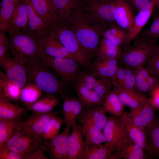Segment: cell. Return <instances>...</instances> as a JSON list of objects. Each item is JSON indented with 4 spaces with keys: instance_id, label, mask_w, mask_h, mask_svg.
Returning <instances> with one entry per match:
<instances>
[{
    "instance_id": "7",
    "label": "cell",
    "mask_w": 159,
    "mask_h": 159,
    "mask_svg": "<svg viewBox=\"0 0 159 159\" xmlns=\"http://www.w3.org/2000/svg\"><path fill=\"white\" fill-rule=\"evenodd\" d=\"M62 114V110L40 113L32 112L25 121L22 120L16 129L21 133L35 140L42 146L43 135L46 125L52 117Z\"/></svg>"
},
{
    "instance_id": "28",
    "label": "cell",
    "mask_w": 159,
    "mask_h": 159,
    "mask_svg": "<svg viewBox=\"0 0 159 159\" xmlns=\"http://www.w3.org/2000/svg\"><path fill=\"white\" fill-rule=\"evenodd\" d=\"M156 108L150 99L135 115L130 117L132 122L138 126L145 127L154 119Z\"/></svg>"
},
{
    "instance_id": "37",
    "label": "cell",
    "mask_w": 159,
    "mask_h": 159,
    "mask_svg": "<svg viewBox=\"0 0 159 159\" xmlns=\"http://www.w3.org/2000/svg\"><path fill=\"white\" fill-rule=\"evenodd\" d=\"M102 106L106 112L115 116H121L123 114L124 105L113 89L106 95Z\"/></svg>"
},
{
    "instance_id": "41",
    "label": "cell",
    "mask_w": 159,
    "mask_h": 159,
    "mask_svg": "<svg viewBox=\"0 0 159 159\" xmlns=\"http://www.w3.org/2000/svg\"><path fill=\"white\" fill-rule=\"evenodd\" d=\"M20 0H2L0 4V30H7L15 7Z\"/></svg>"
},
{
    "instance_id": "45",
    "label": "cell",
    "mask_w": 159,
    "mask_h": 159,
    "mask_svg": "<svg viewBox=\"0 0 159 159\" xmlns=\"http://www.w3.org/2000/svg\"><path fill=\"white\" fill-rule=\"evenodd\" d=\"M144 66L159 78V46L155 45L149 58Z\"/></svg>"
},
{
    "instance_id": "31",
    "label": "cell",
    "mask_w": 159,
    "mask_h": 159,
    "mask_svg": "<svg viewBox=\"0 0 159 159\" xmlns=\"http://www.w3.org/2000/svg\"><path fill=\"white\" fill-rule=\"evenodd\" d=\"M57 20L67 21L77 7L78 0H50Z\"/></svg>"
},
{
    "instance_id": "44",
    "label": "cell",
    "mask_w": 159,
    "mask_h": 159,
    "mask_svg": "<svg viewBox=\"0 0 159 159\" xmlns=\"http://www.w3.org/2000/svg\"><path fill=\"white\" fill-rule=\"evenodd\" d=\"M138 36L152 44H155L156 40L159 38V14L155 17L149 28L141 32Z\"/></svg>"
},
{
    "instance_id": "27",
    "label": "cell",
    "mask_w": 159,
    "mask_h": 159,
    "mask_svg": "<svg viewBox=\"0 0 159 159\" xmlns=\"http://www.w3.org/2000/svg\"><path fill=\"white\" fill-rule=\"evenodd\" d=\"M37 13L49 28L57 20L50 0H29Z\"/></svg>"
},
{
    "instance_id": "34",
    "label": "cell",
    "mask_w": 159,
    "mask_h": 159,
    "mask_svg": "<svg viewBox=\"0 0 159 159\" xmlns=\"http://www.w3.org/2000/svg\"><path fill=\"white\" fill-rule=\"evenodd\" d=\"M59 98L53 95L47 94L41 97L34 103L28 106L26 109L32 112L40 113L52 111L59 103Z\"/></svg>"
},
{
    "instance_id": "35",
    "label": "cell",
    "mask_w": 159,
    "mask_h": 159,
    "mask_svg": "<svg viewBox=\"0 0 159 159\" xmlns=\"http://www.w3.org/2000/svg\"><path fill=\"white\" fill-rule=\"evenodd\" d=\"M26 110L12 103L8 99L0 96V119H12L26 114Z\"/></svg>"
},
{
    "instance_id": "46",
    "label": "cell",
    "mask_w": 159,
    "mask_h": 159,
    "mask_svg": "<svg viewBox=\"0 0 159 159\" xmlns=\"http://www.w3.org/2000/svg\"><path fill=\"white\" fill-rule=\"evenodd\" d=\"M122 88L129 90H137L134 69L125 66V77Z\"/></svg>"
},
{
    "instance_id": "38",
    "label": "cell",
    "mask_w": 159,
    "mask_h": 159,
    "mask_svg": "<svg viewBox=\"0 0 159 159\" xmlns=\"http://www.w3.org/2000/svg\"><path fill=\"white\" fill-rule=\"evenodd\" d=\"M122 52L120 47L113 45L102 36L95 54L99 57L119 61Z\"/></svg>"
},
{
    "instance_id": "25",
    "label": "cell",
    "mask_w": 159,
    "mask_h": 159,
    "mask_svg": "<svg viewBox=\"0 0 159 159\" xmlns=\"http://www.w3.org/2000/svg\"><path fill=\"white\" fill-rule=\"evenodd\" d=\"M123 114L125 129L128 137L133 143L145 149L147 140L146 127H140L134 125L130 120L129 113L125 112Z\"/></svg>"
},
{
    "instance_id": "24",
    "label": "cell",
    "mask_w": 159,
    "mask_h": 159,
    "mask_svg": "<svg viewBox=\"0 0 159 159\" xmlns=\"http://www.w3.org/2000/svg\"><path fill=\"white\" fill-rule=\"evenodd\" d=\"M155 6H153L148 10L139 11L135 15L132 25L128 32L127 38L123 45L124 50L130 45L131 42L141 32L150 18Z\"/></svg>"
},
{
    "instance_id": "9",
    "label": "cell",
    "mask_w": 159,
    "mask_h": 159,
    "mask_svg": "<svg viewBox=\"0 0 159 159\" xmlns=\"http://www.w3.org/2000/svg\"><path fill=\"white\" fill-rule=\"evenodd\" d=\"M2 147L22 155L24 159H32L35 153L42 149L41 145L30 137L21 133L16 128L11 138Z\"/></svg>"
},
{
    "instance_id": "18",
    "label": "cell",
    "mask_w": 159,
    "mask_h": 159,
    "mask_svg": "<svg viewBox=\"0 0 159 159\" xmlns=\"http://www.w3.org/2000/svg\"><path fill=\"white\" fill-rule=\"evenodd\" d=\"M81 131L84 139L85 150L105 143V139L101 130L94 125L89 120L79 118Z\"/></svg>"
},
{
    "instance_id": "39",
    "label": "cell",
    "mask_w": 159,
    "mask_h": 159,
    "mask_svg": "<svg viewBox=\"0 0 159 159\" xmlns=\"http://www.w3.org/2000/svg\"><path fill=\"white\" fill-rule=\"evenodd\" d=\"M22 120L21 117L12 119H0V148L5 145Z\"/></svg>"
},
{
    "instance_id": "5",
    "label": "cell",
    "mask_w": 159,
    "mask_h": 159,
    "mask_svg": "<svg viewBox=\"0 0 159 159\" xmlns=\"http://www.w3.org/2000/svg\"><path fill=\"white\" fill-rule=\"evenodd\" d=\"M49 29L80 64L86 68H91V58L81 46L67 21L57 20Z\"/></svg>"
},
{
    "instance_id": "48",
    "label": "cell",
    "mask_w": 159,
    "mask_h": 159,
    "mask_svg": "<svg viewBox=\"0 0 159 159\" xmlns=\"http://www.w3.org/2000/svg\"><path fill=\"white\" fill-rule=\"evenodd\" d=\"M125 77V66L119 65L115 74L111 79L114 88H122Z\"/></svg>"
},
{
    "instance_id": "20",
    "label": "cell",
    "mask_w": 159,
    "mask_h": 159,
    "mask_svg": "<svg viewBox=\"0 0 159 159\" xmlns=\"http://www.w3.org/2000/svg\"><path fill=\"white\" fill-rule=\"evenodd\" d=\"M137 90L143 93H150L159 85L158 78L151 73L144 65L134 69Z\"/></svg>"
},
{
    "instance_id": "43",
    "label": "cell",
    "mask_w": 159,
    "mask_h": 159,
    "mask_svg": "<svg viewBox=\"0 0 159 159\" xmlns=\"http://www.w3.org/2000/svg\"><path fill=\"white\" fill-rule=\"evenodd\" d=\"M63 123V118L61 117L55 116L51 118L47 123L44 131L43 142L52 139L58 135L61 126Z\"/></svg>"
},
{
    "instance_id": "23",
    "label": "cell",
    "mask_w": 159,
    "mask_h": 159,
    "mask_svg": "<svg viewBox=\"0 0 159 159\" xmlns=\"http://www.w3.org/2000/svg\"><path fill=\"white\" fill-rule=\"evenodd\" d=\"M146 128L147 140L145 150L147 158H159V122L154 119Z\"/></svg>"
},
{
    "instance_id": "19",
    "label": "cell",
    "mask_w": 159,
    "mask_h": 159,
    "mask_svg": "<svg viewBox=\"0 0 159 159\" xmlns=\"http://www.w3.org/2000/svg\"><path fill=\"white\" fill-rule=\"evenodd\" d=\"M27 12V29L42 39L49 32L46 24L36 12L29 0H24Z\"/></svg>"
},
{
    "instance_id": "51",
    "label": "cell",
    "mask_w": 159,
    "mask_h": 159,
    "mask_svg": "<svg viewBox=\"0 0 159 159\" xmlns=\"http://www.w3.org/2000/svg\"><path fill=\"white\" fill-rule=\"evenodd\" d=\"M150 93L151 96L150 99L156 108H159V85L153 88Z\"/></svg>"
},
{
    "instance_id": "16",
    "label": "cell",
    "mask_w": 159,
    "mask_h": 159,
    "mask_svg": "<svg viewBox=\"0 0 159 159\" xmlns=\"http://www.w3.org/2000/svg\"><path fill=\"white\" fill-rule=\"evenodd\" d=\"M144 149L133 143L127 135L116 143L114 151L117 153L120 159H144L147 158Z\"/></svg>"
},
{
    "instance_id": "47",
    "label": "cell",
    "mask_w": 159,
    "mask_h": 159,
    "mask_svg": "<svg viewBox=\"0 0 159 159\" xmlns=\"http://www.w3.org/2000/svg\"><path fill=\"white\" fill-rule=\"evenodd\" d=\"M138 12L147 10L155 5V0H125Z\"/></svg>"
},
{
    "instance_id": "11",
    "label": "cell",
    "mask_w": 159,
    "mask_h": 159,
    "mask_svg": "<svg viewBox=\"0 0 159 159\" xmlns=\"http://www.w3.org/2000/svg\"><path fill=\"white\" fill-rule=\"evenodd\" d=\"M70 132V128L65 127L60 134L43 142L42 149L48 153L50 159H67Z\"/></svg>"
},
{
    "instance_id": "52",
    "label": "cell",
    "mask_w": 159,
    "mask_h": 159,
    "mask_svg": "<svg viewBox=\"0 0 159 159\" xmlns=\"http://www.w3.org/2000/svg\"><path fill=\"white\" fill-rule=\"evenodd\" d=\"M155 6H156L159 10V0H155Z\"/></svg>"
},
{
    "instance_id": "4",
    "label": "cell",
    "mask_w": 159,
    "mask_h": 159,
    "mask_svg": "<svg viewBox=\"0 0 159 159\" xmlns=\"http://www.w3.org/2000/svg\"><path fill=\"white\" fill-rule=\"evenodd\" d=\"M116 0H78L77 8L95 24L107 28L116 24Z\"/></svg>"
},
{
    "instance_id": "12",
    "label": "cell",
    "mask_w": 159,
    "mask_h": 159,
    "mask_svg": "<svg viewBox=\"0 0 159 159\" xmlns=\"http://www.w3.org/2000/svg\"><path fill=\"white\" fill-rule=\"evenodd\" d=\"M0 65L8 77L20 88L26 84V74L23 64L5 54L0 57Z\"/></svg>"
},
{
    "instance_id": "26",
    "label": "cell",
    "mask_w": 159,
    "mask_h": 159,
    "mask_svg": "<svg viewBox=\"0 0 159 159\" xmlns=\"http://www.w3.org/2000/svg\"><path fill=\"white\" fill-rule=\"evenodd\" d=\"M28 18L24 0L16 4L10 19L7 31L24 30L27 28Z\"/></svg>"
},
{
    "instance_id": "36",
    "label": "cell",
    "mask_w": 159,
    "mask_h": 159,
    "mask_svg": "<svg viewBox=\"0 0 159 159\" xmlns=\"http://www.w3.org/2000/svg\"><path fill=\"white\" fill-rule=\"evenodd\" d=\"M128 33L116 24L105 29L102 36L113 45L120 47L125 42Z\"/></svg>"
},
{
    "instance_id": "15",
    "label": "cell",
    "mask_w": 159,
    "mask_h": 159,
    "mask_svg": "<svg viewBox=\"0 0 159 159\" xmlns=\"http://www.w3.org/2000/svg\"><path fill=\"white\" fill-rule=\"evenodd\" d=\"M124 105L130 109V117L136 114L148 99L147 97L137 90L122 88H113Z\"/></svg>"
},
{
    "instance_id": "50",
    "label": "cell",
    "mask_w": 159,
    "mask_h": 159,
    "mask_svg": "<svg viewBox=\"0 0 159 159\" xmlns=\"http://www.w3.org/2000/svg\"><path fill=\"white\" fill-rule=\"evenodd\" d=\"M5 29L0 30V57L6 54L8 50L9 38L5 36Z\"/></svg>"
},
{
    "instance_id": "3",
    "label": "cell",
    "mask_w": 159,
    "mask_h": 159,
    "mask_svg": "<svg viewBox=\"0 0 159 159\" xmlns=\"http://www.w3.org/2000/svg\"><path fill=\"white\" fill-rule=\"evenodd\" d=\"M8 50L12 57L24 64L40 54L43 49L42 40L26 29L24 30L8 31Z\"/></svg>"
},
{
    "instance_id": "40",
    "label": "cell",
    "mask_w": 159,
    "mask_h": 159,
    "mask_svg": "<svg viewBox=\"0 0 159 159\" xmlns=\"http://www.w3.org/2000/svg\"><path fill=\"white\" fill-rule=\"evenodd\" d=\"M42 91L34 84H26L21 89L19 99L26 106H29L41 97Z\"/></svg>"
},
{
    "instance_id": "13",
    "label": "cell",
    "mask_w": 159,
    "mask_h": 159,
    "mask_svg": "<svg viewBox=\"0 0 159 159\" xmlns=\"http://www.w3.org/2000/svg\"><path fill=\"white\" fill-rule=\"evenodd\" d=\"M61 97L63 99L62 110L64 123L66 127L70 128L77 122L86 107L78 97L68 95H64Z\"/></svg>"
},
{
    "instance_id": "29",
    "label": "cell",
    "mask_w": 159,
    "mask_h": 159,
    "mask_svg": "<svg viewBox=\"0 0 159 159\" xmlns=\"http://www.w3.org/2000/svg\"><path fill=\"white\" fill-rule=\"evenodd\" d=\"M118 60L97 56L91 69L102 76L111 80L119 66Z\"/></svg>"
},
{
    "instance_id": "42",
    "label": "cell",
    "mask_w": 159,
    "mask_h": 159,
    "mask_svg": "<svg viewBox=\"0 0 159 159\" xmlns=\"http://www.w3.org/2000/svg\"><path fill=\"white\" fill-rule=\"evenodd\" d=\"M113 151V149L106 144H102L86 150L84 159H109Z\"/></svg>"
},
{
    "instance_id": "21",
    "label": "cell",
    "mask_w": 159,
    "mask_h": 159,
    "mask_svg": "<svg viewBox=\"0 0 159 159\" xmlns=\"http://www.w3.org/2000/svg\"><path fill=\"white\" fill-rule=\"evenodd\" d=\"M116 24L128 33L133 24L135 15L134 9L125 0H116Z\"/></svg>"
},
{
    "instance_id": "30",
    "label": "cell",
    "mask_w": 159,
    "mask_h": 159,
    "mask_svg": "<svg viewBox=\"0 0 159 159\" xmlns=\"http://www.w3.org/2000/svg\"><path fill=\"white\" fill-rule=\"evenodd\" d=\"M106 112L101 105L90 107H86L79 118L89 120L94 125L102 130L107 120Z\"/></svg>"
},
{
    "instance_id": "1",
    "label": "cell",
    "mask_w": 159,
    "mask_h": 159,
    "mask_svg": "<svg viewBox=\"0 0 159 159\" xmlns=\"http://www.w3.org/2000/svg\"><path fill=\"white\" fill-rule=\"evenodd\" d=\"M40 54L23 64L26 74V84H34L47 94L59 95L61 97L67 95L64 91V83L53 73Z\"/></svg>"
},
{
    "instance_id": "33",
    "label": "cell",
    "mask_w": 159,
    "mask_h": 159,
    "mask_svg": "<svg viewBox=\"0 0 159 159\" xmlns=\"http://www.w3.org/2000/svg\"><path fill=\"white\" fill-rule=\"evenodd\" d=\"M21 89L11 80L1 70L0 71V96L10 101L19 99Z\"/></svg>"
},
{
    "instance_id": "32",
    "label": "cell",
    "mask_w": 159,
    "mask_h": 159,
    "mask_svg": "<svg viewBox=\"0 0 159 159\" xmlns=\"http://www.w3.org/2000/svg\"><path fill=\"white\" fill-rule=\"evenodd\" d=\"M74 87L78 98L85 107L102 105L104 100L93 90L77 81L75 82Z\"/></svg>"
},
{
    "instance_id": "22",
    "label": "cell",
    "mask_w": 159,
    "mask_h": 159,
    "mask_svg": "<svg viewBox=\"0 0 159 159\" xmlns=\"http://www.w3.org/2000/svg\"><path fill=\"white\" fill-rule=\"evenodd\" d=\"M42 40L43 50L47 55L54 58L74 59L51 32L49 31Z\"/></svg>"
},
{
    "instance_id": "8",
    "label": "cell",
    "mask_w": 159,
    "mask_h": 159,
    "mask_svg": "<svg viewBox=\"0 0 159 159\" xmlns=\"http://www.w3.org/2000/svg\"><path fill=\"white\" fill-rule=\"evenodd\" d=\"M40 55L58 75L64 84L70 85L75 82L80 72L79 63L74 59L52 57L47 55L43 50Z\"/></svg>"
},
{
    "instance_id": "10",
    "label": "cell",
    "mask_w": 159,
    "mask_h": 159,
    "mask_svg": "<svg viewBox=\"0 0 159 159\" xmlns=\"http://www.w3.org/2000/svg\"><path fill=\"white\" fill-rule=\"evenodd\" d=\"M75 81L93 90L104 100L113 86L110 80L102 76L91 69L80 72Z\"/></svg>"
},
{
    "instance_id": "49",
    "label": "cell",
    "mask_w": 159,
    "mask_h": 159,
    "mask_svg": "<svg viewBox=\"0 0 159 159\" xmlns=\"http://www.w3.org/2000/svg\"><path fill=\"white\" fill-rule=\"evenodd\" d=\"M0 159H24V157L21 155L2 147L0 148Z\"/></svg>"
},
{
    "instance_id": "14",
    "label": "cell",
    "mask_w": 159,
    "mask_h": 159,
    "mask_svg": "<svg viewBox=\"0 0 159 159\" xmlns=\"http://www.w3.org/2000/svg\"><path fill=\"white\" fill-rule=\"evenodd\" d=\"M102 130L105 139V143L114 149L117 142L126 134L124 114L119 118L114 117L108 118Z\"/></svg>"
},
{
    "instance_id": "2",
    "label": "cell",
    "mask_w": 159,
    "mask_h": 159,
    "mask_svg": "<svg viewBox=\"0 0 159 159\" xmlns=\"http://www.w3.org/2000/svg\"><path fill=\"white\" fill-rule=\"evenodd\" d=\"M67 22L81 46L91 58L95 54L105 28L88 19L77 7Z\"/></svg>"
},
{
    "instance_id": "6",
    "label": "cell",
    "mask_w": 159,
    "mask_h": 159,
    "mask_svg": "<svg viewBox=\"0 0 159 159\" xmlns=\"http://www.w3.org/2000/svg\"><path fill=\"white\" fill-rule=\"evenodd\" d=\"M133 40V44L122 52L118 63L135 69L144 65L156 44H152L138 36Z\"/></svg>"
},
{
    "instance_id": "17",
    "label": "cell",
    "mask_w": 159,
    "mask_h": 159,
    "mask_svg": "<svg viewBox=\"0 0 159 159\" xmlns=\"http://www.w3.org/2000/svg\"><path fill=\"white\" fill-rule=\"evenodd\" d=\"M71 127L72 131L68 138L67 159H84V139L81 125L77 122Z\"/></svg>"
}]
</instances>
